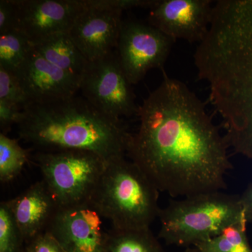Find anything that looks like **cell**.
<instances>
[{"mask_svg": "<svg viewBox=\"0 0 252 252\" xmlns=\"http://www.w3.org/2000/svg\"><path fill=\"white\" fill-rule=\"evenodd\" d=\"M139 105L140 125L126 155L159 192L185 198L226 187L228 143L197 94L169 77Z\"/></svg>", "mask_w": 252, "mask_h": 252, "instance_id": "1", "label": "cell"}, {"mask_svg": "<svg viewBox=\"0 0 252 252\" xmlns=\"http://www.w3.org/2000/svg\"><path fill=\"white\" fill-rule=\"evenodd\" d=\"M229 148L252 160V0H217L194 53Z\"/></svg>", "mask_w": 252, "mask_h": 252, "instance_id": "2", "label": "cell"}, {"mask_svg": "<svg viewBox=\"0 0 252 252\" xmlns=\"http://www.w3.org/2000/svg\"><path fill=\"white\" fill-rule=\"evenodd\" d=\"M19 137L37 152L85 151L107 162L125 157L130 133L84 97L30 103L17 124Z\"/></svg>", "mask_w": 252, "mask_h": 252, "instance_id": "3", "label": "cell"}, {"mask_svg": "<svg viewBox=\"0 0 252 252\" xmlns=\"http://www.w3.org/2000/svg\"><path fill=\"white\" fill-rule=\"evenodd\" d=\"M158 193L139 167L122 157L107 162L89 205L113 229H147L158 217Z\"/></svg>", "mask_w": 252, "mask_h": 252, "instance_id": "4", "label": "cell"}, {"mask_svg": "<svg viewBox=\"0 0 252 252\" xmlns=\"http://www.w3.org/2000/svg\"><path fill=\"white\" fill-rule=\"evenodd\" d=\"M158 238L168 245L195 247L246 220L240 196L209 192L172 200L160 209ZM248 221V220H247Z\"/></svg>", "mask_w": 252, "mask_h": 252, "instance_id": "5", "label": "cell"}, {"mask_svg": "<svg viewBox=\"0 0 252 252\" xmlns=\"http://www.w3.org/2000/svg\"><path fill=\"white\" fill-rule=\"evenodd\" d=\"M34 159L59 207L90 203L108 162L77 150L36 152Z\"/></svg>", "mask_w": 252, "mask_h": 252, "instance_id": "6", "label": "cell"}, {"mask_svg": "<svg viewBox=\"0 0 252 252\" xmlns=\"http://www.w3.org/2000/svg\"><path fill=\"white\" fill-rule=\"evenodd\" d=\"M132 86L114 51L89 62L81 77L79 90L96 108L109 117L121 119L137 116L138 112Z\"/></svg>", "mask_w": 252, "mask_h": 252, "instance_id": "7", "label": "cell"}, {"mask_svg": "<svg viewBox=\"0 0 252 252\" xmlns=\"http://www.w3.org/2000/svg\"><path fill=\"white\" fill-rule=\"evenodd\" d=\"M175 42L150 23L123 21L116 52L131 84H138L151 69H164Z\"/></svg>", "mask_w": 252, "mask_h": 252, "instance_id": "8", "label": "cell"}, {"mask_svg": "<svg viewBox=\"0 0 252 252\" xmlns=\"http://www.w3.org/2000/svg\"><path fill=\"white\" fill-rule=\"evenodd\" d=\"M15 30L31 45L59 33L69 32L84 8L83 0H14Z\"/></svg>", "mask_w": 252, "mask_h": 252, "instance_id": "9", "label": "cell"}, {"mask_svg": "<svg viewBox=\"0 0 252 252\" xmlns=\"http://www.w3.org/2000/svg\"><path fill=\"white\" fill-rule=\"evenodd\" d=\"M211 0H157L150 9L148 23L176 41L200 44L211 23Z\"/></svg>", "mask_w": 252, "mask_h": 252, "instance_id": "10", "label": "cell"}, {"mask_svg": "<svg viewBox=\"0 0 252 252\" xmlns=\"http://www.w3.org/2000/svg\"><path fill=\"white\" fill-rule=\"evenodd\" d=\"M84 8L69 34L89 62L105 57L117 49L122 30L123 11L83 0Z\"/></svg>", "mask_w": 252, "mask_h": 252, "instance_id": "11", "label": "cell"}, {"mask_svg": "<svg viewBox=\"0 0 252 252\" xmlns=\"http://www.w3.org/2000/svg\"><path fill=\"white\" fill-rule=\"evenodd\" d=\"M89 204L59 207L48 227L66 252H104L109 232Z\"/></svg>", "mask_w": 252, "mask_h": 252, "instance_id": "12", "label": "cell"}, {"mask_svg": "<svg viewBox=\"0 0 252 252\" xmlns=\"http://www.w3.org/2000/svg\"><path fill=\"white\" fill-rule=\"evenodd\" d=\"M16 74L29 104L66 98L79 90L78 79L46 61L32 46Z\"/></svg>", "mask_w": 252, "mask_h": 252, "instance_id": "13", "label": "cell"}, {"mask_svg": "<svg viewBox=\"0 0 252 252\" xmlns=\"http://www.w3.org/2000/svg\"><path fill=\"white\" fill-rule=\"evenodd\" d=\"M7 203L26 243L46 231L59 208L43 180L33 184Z\"/></svg>", "mask_w": 252, "mask_h": 252, "instance_id": "14", "label": "cell"}, {"mask_svg": "<svg viewBox=\"0 0 252 252\" xmlns=\"http://www.w3.org/2000/svg\"><path fill=\"white\" fill-rule=\"evenodd\" d=\"M32 46L46 61L80 82L89 61L74 44L69 33L54 34Z\"/></svg>", "mask_w": 252, "mask_h": 252, "instance_id": "15", "label": "cell"}, {"mask_svg": "<svg viewBox=\"0 0 252 252\" xmlns=\"http://www.w3.org/2000/svg\"><path fill=\"white\" fill-rule=\"evenodd\" d=\"M104 252H165L150 228L109 232Z\"/></svg>", "mask_w": 252, "mask_h": 252, "instance_id": "16", "label": "cell"}, {"mask_svg": "<svg viewBox=\"0 0 252 252\" xmlns=\"http://www.w3.org/2000/svg\"><path fill=\"white\" fill-rule=\"evenodd\" d=\"M246 220L230 225L213 238L193 248L200 252H252L247 235Z\"/></svg>", "mask_w": 252, "mask_h": 252, "instance_id": "17", "label": "cell"}, {"mask_svg": "<svg viewBox=\"0 0 252 252\" xmlns=\"http://www.w3.org/2000/svg\"><path fill=\"white\" fill-rule=\"evenodd\" d=\"M29 154L18 140L0 133V181L8 183L21 174Z\"/></svg>", "mask_w": 252, "mask_h": 252, "instance_id": "18", "label": "cell"}, {"mask_svg": "<svg viewBox=\"0 0 252 252\" xmlns=\"http://www.w3.org/2000/svg\"><path fill=\"white\" fill-rule=\"evenodd\" d=\"M31 47L27 38L16 30L0 34V67L17 74Z\"/></svg>", "mask_w": 252, "mask_h": 252, "instance_id": "19", "label": "cell"}, {"mask_svg": "<svg viewBox=\"0 0 252 252\" xmlns=\"http://www.w3.org/2000/svg\"><path fill=\"white\" fill-rule=\"evenodd\" d=\"M25 243L7 201L0 204V252H22Z\"/></svg>", "mask_w": 252, "mask_h": 252, "instance_id": "20", "label": "cell"}, {"mask_svg": "<svg viewBox=\"0 0 252 252\" xmlns=\"http://www.w3.org/2000/svg\"><path fill=\"white\" fill-rule=\"evenodd\" d=\"M0 99L24 109L29 100L17 74L0 67Z\"/></svg>", "mask_w": 252, "mask_h": 252, "instance_id": "21", "label": "cell"}, {"mask_svg": "<svg viewBox=\"0 0 252 252\" xmlns=\"http://www.w3.org/2000/svg\"><path fill=\"white\" fill-rule=\"evenodd\" d=\"M26 244V250L28 252H66L47 230L36 235Z\"/></svg>", "mask_w": 252, "mask_h": 252, "instance_id": "22", "label": "cell"}, {"mask_svg": "<svg viewBox=\"0 0 252 252\" xmlns=\"http://www.w3.org/2000/svg\"><path fill=\"white\" fill-rule=\"evenodd\" d=\"M23 109L20 106L0 99V127L1 133L6 135L11 126L16 124L22 116Z\"/></svg>", "mask_w": 252, "mask_h": 252, "instance_id": "23", "label": "cell"}, {"mask_svg": "<svg viewBox=\"0 0 252 252\" xmlns=\"http://www.w3.org/2000/svg\"><path fill=\"white\" fill-rule=\"evenodd\" d=\"M91 1L97 6L124 11L134 8L150 10L157 4V0H91Z\"/></svg>", "mask_w": 252, "mask_h": 252, "instance_id": "24", "label": "cell"}, {"mask_svg": "<svg viewBox=\"0 0 252 252\" xmlns=\"http://www.w3.org/2000/svg\"><path fill=\"white\" fill-rule=\"evenodd\" d=\"M16 23L14 0H0V34L15 31Z\"/></svg>", "mask_w": 252, "mask_h": 252, "instance_id": "25", "label": "cell"}, {"mask_svg": "<svg viewBox=\"0 0 252 252\" xmlns=\"http://www.w3.org/2000/svg\"><path fill=\"white\" fill-rule=\"evenodd\" d=\"M244 215L248 223L252 222V183L249 185L243 195L240 196Z\"/></svg>", "mask_w": 252, "mask_h": 252, "instance_id": "26", "label": "cell"}, {"mask_svg": "<svg viewBox=\"0 0 252 252\" xmlns=\"http://www.w3.org/2000/svg\"><path fill=\"white\" fill-rule=\"evenodd\" d=\"M185 252H200L199 250L195 248H189L187 249V251Z\"/></svg>", "mask_w": 252, "mask_h": 252, "instance_id": "27", "label": "cell"}, {"mask_svg": "<svg viewBox=\"0 0 252 252\" xmlns=\"http://www.w3.org/2000/svg\"><path fill=\"white\" fill-rule=\"evenodd\" d=\"M22 252H28L27 251H26V249H25L24 250H23V251Z\"/></svg>", "mask_w": 252, "mask_h": 252, "instance_id": "28", "label": "cell"}]
</instances>
